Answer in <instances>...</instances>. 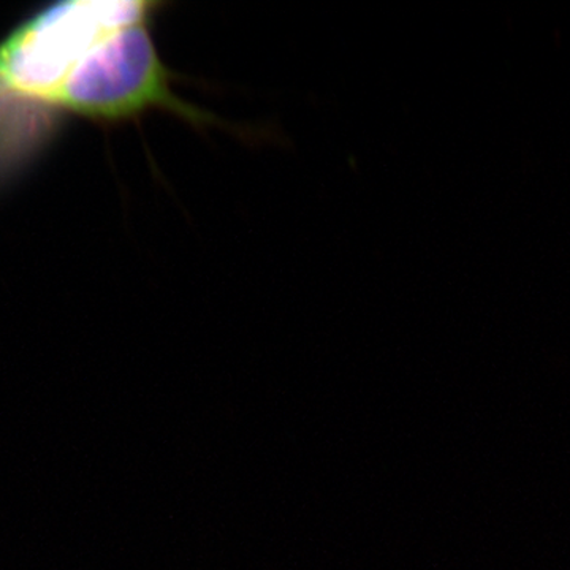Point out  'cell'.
<instances>
[{
	"instance_id": "6da1fadb",
	"label": "cell",
	"mask_w": 570,
	"mask_h": 570,
	"mask_svg": "<svg viewBox=\"0 0 570 570\" xmlns=\"http://www.w3.org/2000/svg\"><path fill=\"white\" fill-rule=\"evenodd\" d=\"M163 3L141 0L126 20L111 26L81 52L63 81L58 107L63 119L116 126L140 121L153 111L168 112L194 129H224L243 137L213 111L184 99L176 91L179 78L164 61L153 26Z\"/></svg>"
}]
</instances>
